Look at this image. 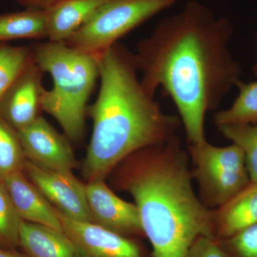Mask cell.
<instances>
[{
    "label": "cell",
    "instance_id": "6da1fadb",
    "mask_svg": "<svg viewBox=\"0 0 257 257\" xmlns=\"http://www.w3.org/2000/svg\"><path fill=\"white\" fill-rule=\"evenodd\" d=\"M234 28L205 5L189 1L139 42L135 61L142 85L155 96L162 87L175 102L190 145L205 141L204 119L241 80L229 49Z\"/></svg>",
    "mask_w": 257,
    "mask_h": 257
},
{
    "label": "cell",
    "instance_id": "7a4b0ae2",
    "mask_svg": "<svg viewBox=\"0 0 257 257\" xmlns=\"http://www.w3.org/2000/svg\"><path fill=\"white\" fill-rule=\"evenodd\" d=\"M189 160L176 135L115 168V183L135 199L153 257H185L199 236L216 239L213 210L194 192Z\"/></svg>",
    "mask_w": 257,
    "mask_h": 257
},
{
    "label": "cell",
    "instance_id": "3957f363",
    "mask_svg": "<svg viewBox=\"0 0 257 257\" xmlns=\"http://www.w3.org/2000/svg\"><path fill=\"white\" fill-rule=\"evenodd\" d=\"M100 88L88 106L93 133L82 167L87 182L104 180L126 157L165 143L182 121L166 114L138 78L135 54L116 42L99 55Z\"/></svg>",
    "mask_w": 257,
    "mask_h": 257
},
{
    "label": "cell",
    "instance_id": "277c9868",
    "mask_svg": "<svg viewBox=\"0 0 257 257\" xmlns=\"http://www.w3.org/2000/svg\"><path fill=\"white\" fill-rule=\"evenodd\" d=\"M33 54L39 67L53 79V87L42 92V110L58 121L67 139L80 141L88 99L99 78V55L50 41L33 46Z\"/></svg>",
    "mask_w": 257,
    "mask_h": 257
},
{
    "label": "cell",
    "instance_id": "5b68a950",
    "mask_svg": "<svg viewBox=\"0 0 257 257\" xmlns=\"http://www.w3.org/2000/svg\"><path fill=\"white\" fill-rule=\"evenodd\" d=\"M189 156L198 197L208 209L221 207L251 183L243 152L234 144L216 147L205 140L189 145Z\"/></svg>",
    "mask_w": 257,
    "mask_h": 257
},
{
    "label": "cell",
    "instance_id": "8992f818",
    "mask_svg": "<svg viewBox=\"0 0 257 257\" xmlns=\"http://www.w3.org/2000/svg\"><path fill=\"white\" fill-rule=\"evenodd\" d=\"M180 0H106L64 44L99 55L142 24Z\"/></svg>",
    "mask_w": 257,
    "mask_h": 257
},
{
    "label": "cell",
    "instance_id": "52a82bcc",
    "mask_svg": "<svg viewBox=\"0 0 257 257\" xmlns=\"http://www.w3.org/2000/svg\"><path fill=\"white\" fill-rule=\"evenodd\" d=\"M23 172L57 210L73 220L93 223L86 184L72 171L52 170L26 160Z\"/></svg>",
    "mask_w": 257,
    "mask_h": 257
},
{
    "label": "cell",
    "instance_id": "ba28073f",
    "mask_svg": "<svg viewBox=\"0 0 257 257\" xmlns=\"http://www.w3.org/2000/svg\"><path fill=\"white\" fill-rule=\"evenodd\" d=\"M62 230L73 241L83 257H153L139 241L92 222L69 219L55 208Z\"/></svg>",
    "mask_w": 257,
    "mask_h": 257
},
{
    "label": "cell",
    "instance_id": "9c48e42d",
    "mask_svg": "<svg viewBox=\"0 0 257 257\" xmlns=\"http://www.w3.org/2000/svg\"><path fill=\"white\" fill-rule=\"evenodd\" d=\"M43 71L35 59L0 97V119L18 132L40 116Z\"/></svg>",
    "mask_w": 257,
    "mask_h": 257
},
{
    "label": "cell",
    "instance_id": "30bf717a",
    "mask_svg": "<svg viewBox=\"0 0 257 257\" xmlns=\"http://www.w3.org/2000/svg\"><path fill=\"white\" fill-rule=\"evenodd\" d=\"M86 195L93 223L127 237H145L137 206L118 197L104 180L87 182Z\"/></svg>",
    "mask_w": 257,
    "mask_h": 257
},
{
    "label": "cell",
    "instance_id": "8fae6325",
    "mask_svg": "<svg viewBox=\"0 0 257 257\" xmlns=\"http://www.w3.org/2000/svg\"><path fill=\"white\" fill-rule=\"evenodd\" d=\"M18 134L26 160L52 170L72 171L77 166L67 138L42 116Z\"/></svg>",
    "mask_w": 257,
    "mask_h": 257
},
{
    "label": "cell",
    "instance_id": "7c38bea8",
    "mask_svg": "<svg viewBox=\"0 0 257 257\" xmlns=\"http://www.w3.org/2000/svg\"><path fill=\"white\" fill-rule=\"evenodd\" d=\"M3 182L22 220L63 231L55 208L29 180L23 171L15 172Z\"/></svg>",
    "mask_w": 257,
    "mask_h": 257
},
{
    "label": "cell",
    "instance_id": "4fadbf2b",
    "mask_svg": "<svg viewBox=\"0 0 257 257\" xmlns=\"http://www.w3.org/2000/svg\"><path fill=\"white\" fill-rule=\"evenodd\" d=\"M19 248L24 257H83L63 231L22 220Z\"/></svg>",
    "mask_w": 257,
    "mask_h": 257
},
{
    "label": "cell",
    "instance_id": "5bb4252c",
    "mask_svg": "<svg viewBox=\"0 0 257 257\" xmlns=\"http://www.w3.org/2000/svg\"><path fill=\"white\" fill-rule=\"evenodd\" d=\"M216 239H228L257 224V183L251 182L226 204L213 210Z\"/></svg>",
    "mask_w": 257,
    "mask_h": 257
},
{
    "label": "cell",
    "instance_id": "9a60e30c",
    "mask_svg": "<svg viewBox=\"0 0 257 257\" xmlns=\"http://www.w3.org/2000/svg\"><path fill=\"white\" fill-rule=\"evenodd\" d=\"M106 0H59L46 11L47 37L64 43Z\"/></svg>",
    "mask_w": 257,
    "mask_h": 257
},
{
    "label": "cell",
    "instance_id": "2e32d148",
    "mask_svg": "<svg viewBox=\"0 0 257 257\" xmlns=\"http://www.w3.org/2000/svg\"><path fill=\"white\" fill-rule=\"evenodd\" d=\"M47 37L46 11L28 10L0 15V42Z\"/></svg>",
    "mask_w": 257,
    "mask_h": 257
},
{
    "label": "cell",
    "instance_id": "e0dca14e",
    "mask_svg": "<svg viewBox=\"0 0 257 257\" xmlns=\"http://www.w3.org/2000/svg\"><path fill=\"white\" fill-rule=\"evenodd\" d=\"M239 94L232 105L214 116L216 127L226 124H257V81L236 84Z\"/></svg>",
    "mask_w": 257,
    "mask_h": 257
},
{
    "label": "cell",
    "instance_id": "ac0fdd59",
    "mask_svg": "<svg viewBox=\"0 0 257 257\" xmlns=\"http://www.w3.org/2000/svg\"><path fill=\"white\" fill-rule=\"evenodd\" d=\"M33 60V47L0 42V97Z\"/></svg>",
    "mask_w": 257,
    "mask_h": 257
},
{
    "label": "cell",
    "instance_id": "d6986e66",
    "mask_svg": "<svg viewBox=\"0 0 257 257\" xmlns=\"http://www.w3.org/2000/svg\"><path fill=\"white\" fill-rule=\"evenodd\" d=\"M25 161L18 132L0 119V182L23 171Z\"/></svg>",
    "mask_w": 257,
    "mask_h": 257
},
{
    "label": "cell",
    "instance_id": "ffe728a7",
    "mask_svg": "<svg viewBox=\"0 0 257 257\" xmlns=\"http://www.w3.org/2000/svg\"><path fill=\"white\" fill-rule=\"evenodd\" d=\"M225 138L241 149L251 182L257 183V126L250 124L222 125L217 127Z\"/></svg>",
    "mask_w": 257,
    "mask_h": 257
},
{
    "label": "cell",
    "instance_id": "44dd1931",
    "mask_svg": "<svg viewBox=\"0 0 257 257\" xmlns=\"http://www.w3.org/2000/svg\"><path fill=\"white\" fill-rule=\"evenodd\" d=\"M21 221L4 183L0 182V248L18 249Z\"/></svg>",
    "mask_w": 257,
    "mask_h": 257
},
{
    "label": "cell",
    "instance_id": "7402d4cb",
    "mask_svg": "<svg viewBox=\"0 0 257 257\" xmlns=\"http://www.w3.org/2000/svg\"><path fill=\"white\" fill-rule=\"evenodd\" d=\"M219 241L231 257H257V224Z\"/></svg>",
    "mask_w": 257,
    "mask_h": 257
},
{
    "label": "cell",
    "instance_id": "603a6c76",
    "mask_svg": "<svg viewBox=\"0 0 257 257\" xmlns=\"http://www.w3.org/2000/svg\"><path fill=\"white\" fill-rule=\"evenodd\" d=\"M185 257H231L219 240L199 236L189 248Z\"/></svg>",
    "mask_w": 257,
    "mask_h": 257
},
{
    "label": "cell",
    "instance_id": "cb8c5ba5",
    "mask_svg": "<svg viewBox=\"0 0 257 257\" xmlns=\"http://www.w3.org/2000/svg\"><path fill=\"white\" fill-rule=\"evenodd\" d=\"M28 10L47 11L59 0H16Z\"/></svg>",
    "mask_w": 257,
    "mask_h": 257
},
{
    "label": "cell",
    "instance_id": "d4e9b609",
    "mask_svg": "<svg viewBox=\"0 0 257 257\" xmlns=\"http://www.w3.org/2000/svg\"><path fill=\"white\" fill-rule=\"evenodd\" d=\"M0 257H24L17 250H8L0 248Z\"/></svg>",
    "mask_w": 257,
    "mask_h": 257
},
{
    "label": "cell",
    "instance_id": "484cf974",
    "mask_svg": "<svg viewBox=\"0 0 257 257\" xmlns=\"http://www.w3.org/2000/svg\"><path fill=\"white\" fill-rule=\"evenodd\" d=\"M256 62H255L254 66L253 67V73H254L255 75L257 76V34L256 35Z\"/></svg>",
    "mask_w": 257,
    "mask_h": 257
}]
</instances>
